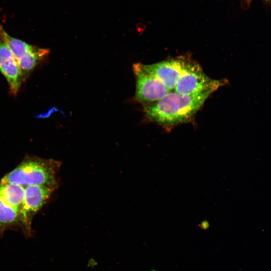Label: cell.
I'll return each mask as SVG.
<instances>
[{
	"label": "cell",
	"mask_w": 271,
	"mask_h": 271,
	"mask_svg": "<svg viewBox=\"0 0 271 271\" xmlns=\"http://www.w3.org/2000/svg\"><path fill=\"white\" fill-rule=\"evenodd\" d=\"M214 92L182 95L171 90L158 101L143 105L144 112L149 120L170 129L192 120Z\"/></svg>",
	"instance_id": "cell-1"
},
{
	"label": "cell",
	"mask_w": 271,
	"mask_h": 271,
	"mask_svg": "<svg viewBox=\"0 0 271 271\" xmlns=\"http://www.w3.org/2000/svg\"><path fill=\"white\" fill-rule=\"evenodd\" d=\"M61 162L28 156L13 170L6 174L1 182L17 184L23 186L39 185L55 190L58 187L57 176Z\"/></svg>",
	"instance_id": "cell-2"
},
{
	"label": "cell",
	"mask_w": 271,
	"mask_h": 271,
	"mask_svg": "<svg viewBox=\"0 0 271 271\" xmlns=\"http://www.w3.org/2000/svg\"><path fill=\"white\" fill-rule=\"evenodd\" d=\"M0 36L12 51L25 80L49 53L47 49L40 48L12 37L1 24Z\"/></svg>",
	"instance_id": "cell-3"
},
{
	"label": "cell",
	"mask_w": 271,
	"mask_h": 271,
	"mask_svg": "<svg viewBox=\"0 0 271 271\" xmlns=\"http://www.w3.org/2000/svg\"><path fill=\"white\" fill-rule=\"evenodd\" d=\"M224 84V80L210 78L198 63L190 59L173 90L182 95H191L215 91Z\"/></svg>",
	"instance_id": "cell-4"
},
{
	"label": "cell",
	"mask_w": 271,
	"mask_h": 271,
	"mask_svg": "<svg viewBox=\"0 0 271 271\" xmlns=\"http://www.w3.org/2000/svg\"><path fill=\"white\" fill-rule=\"evenodd\" d=\"M133 71L136 81L134 99L143 106L158 101L171 91L157 78L145 71L142 63L134 64Z\"/></svg>",
	"instance_id": "cell-5"
},
{
	"label": "cell",
	"mask_w": 271,
	"mask_h": 271,
	"mask_svg": "<svg viewBox=\"0 0 271 271\" xmlns=\"http://www.w3.org/2000/svg\"><path fill=\"white\" fill-rule=\"evenodd\" d=\"M190 59L189 56H181L154 64H142V66L168 89L173 90Z\"/></svg>",
	"instance_id": "cell-6"
},
{
	"label": "cell",
	"mask_w": 271,
	"mask_h": 271,
	"mask_svg": "<svg viewBox=\"0 0 271 271\" xmlns=\"http://www.w3.org/2000/svg\"><path fill=\"white\" fill-rule=\"evenodd\" d=\"M25 188L23 220L25 233L29 236L32 217L41 209L55 190L39 185H28Z\"/></svg>",
	"instance_id": "cell-7"
},
{
	"label": "cell",
	"mask_w": 271,
	"mask_h": 271,
	"mask_svg": "<svg viewBox=\"0 0 271 271\" xmlns=\"http://www.w3.org/2000/svg\"><path fill=\"white\" fill-rule=\"evenodd\" d=\"M0 72L8 82L10 93L16 96L25 80L17 60L1 36Z\"/></svg>",
	"instance_id": "cell-8"
},
{
	"label": "cell",
	"mask_w": 271,
	"mask_h": 271,
	"mask_svg": "<svg viewBox=\"0 0 271 271\" xmlns=\"http://www.w3.org/2000/svg\"><path fill=\"white\" fill-rule=\"evenodd\" d=\"M25 188L11 183H0V197L20 215L24 225L23 213ZM25 230V227H24Z\"/></svg>",
	"instance_id": "cell-9"
},
{
	"label": "cell",
	"mask_w": 271,
	"mask_h": 271,
	"mask_svg": "<svg viewBox=\"0 0 271 271\" xmlns=\"http://www.w3.org/2000/svg\"><path fill=\"white\" fill-rule=\"evenodd\" d=\"M20 224L24 226L20 214L0 197V235L6 229Z\"/></svg>",
	"instance_id": "cell-10"
},
{
	"label": "cell",
	"mask_w": 271,
	"mask_h": 271,
	"mask_svg": "<svg viewBox=\"0 0 271 271\" xmlns=\"http://www.w3.org/2000/svg\"><path fill=\"white\" fill-rule=\"evenodd\" d=\"M251 1L252 0H242V1L243 2V3L245 5H248ZM263 1L266 3H268L271 4V0H263Z\"/></svg>",
	"instance_id": "cell-11"
}]
</instances>
